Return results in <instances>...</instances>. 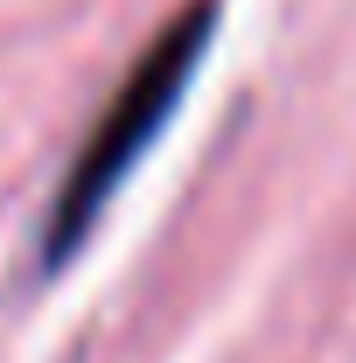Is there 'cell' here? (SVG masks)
Segmentation results:
<instances>
[{
    "label": "cell",
    "instance_id": "obj_1",
    "mask_svg": "<svg viewBox=\"0 0 356 363\" xmlns=\"http://www.w3.org/2000/svg\"><path fill=\"white\" fill-rule=\"evenodd\" d=\"M210 35H217V0H189L175 21L147 43V56L126 70V84L112 91V105L98 112V126L84 133L77 161L56 182V203H49V217H43V266H63L84 245V230L98 224V210L112 203V189L133 175V161L154 147V133L168 126V112L182 105V91L196 77Z\"/></svg>",
    "mask_w": 356,
    "mask_h": 363
}]
</instances>
